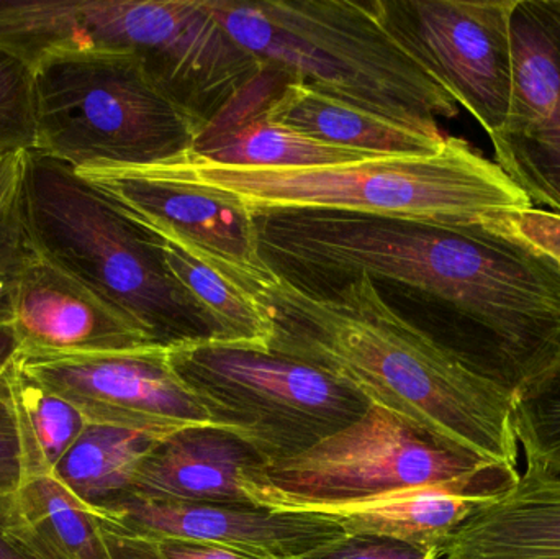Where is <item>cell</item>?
I'll return each mask as SVG.
<instances>
[{"label":"cell","instance_id":"1","mask_svg":"<svg viewBox=\"0 0 560 559\" xmlns=\"http://www.w3.org/2000/svg\"><path fill=\"white\" fill-rule=\"evenodd\" d=\"M256 222L266 261L287 278L407 289L433 312L430 335L515 399L560 368V265L548 256L482 225L332 212Z\"/></svg>","mask_w":560,"mask_h":559},{"label":"cell","instance_id":"2","mask_svg":"<svg viewBox=\"0 0 560 559\" xmlns=\"http://www.w3.org/2000/svg\"><path fill=\"white\" fill-rule=\"evenodd\" d=\"M253 294L272 317L269 350L322 368L450 449L520 469L515 396L392 307L369 276L319 288L276 271Z\"/></svg>","mask_w":560,"mask_h":559},{"label":"cell","instance_id":"3","mask_svg":"<svg viewBox=\"0 0 560 559\" xmlns=\"http://www.w3.org/2000/svg\"><path fill=\"white\" fill-rule=\"evenodd\" d=\"M127 167L219 190L255 219L332 212L472 226L497 213L535 207L495 161L447 135L433 153L374 154L325 166H223L186 153L153 166Z\"/></svg>","mask_w":560,"mask_h":559},{"label":"cell","instance_id":"4","mask_svg":"<svg viewBox=\"0 0 560 559\" xmlns=\"http://www.w3.org/2000/svg\"><path fill=\"white\" fill-rule=\"evenodd\" d=\"M230 36L261 65L405 127L443 137L459 105L400 38L381 0H209Z\"/></svg>","mask_w":560,"mask_h":559},{"label":"cell","instance_id":"5","mask_svg":"<svg viewBox=\"0 0 560 559\" xmlns=\"http://www.w3.org/2000/svg\"><path fill=\"white\" fill-rule=\"evenodd\" d=\"M2 32L5 45L32 66L49 56L133 53L200 130L261 69L209 0H13Z\"/></svg>","mask_w":560,"mask_h":559},{"label":"cell","instance_id":"6","mask_svg":"<svg viewBox=\"0 0 560 559\" xmlns=\"http://www.w3.org/2000/svg\"><path fill=\"white\" fill-rule=\"evenodd\" d=\"M20 209L33 253L120 308L154 343L209 341L199 312L167 275L156 238L74 167L26 151Z\"/></svg>","mask_w":560,"mask_h":559},{"label":"cell","instance_id":"7","mask_svg":"<svg viewBox=\"0 0 560 559\" xmlns=\"http://www.w3.org/2000/svg\"><path fill=\"white\" fill-rule=\"evenodd\" d=\"M33 69L36 150L75 171L153 166L194 150L200 125L133 53L49 56Z\"/></svg>","mask_w":560,"mask_h":559},{"label":"cell","instance_id":"8","mask_svg":"<svg viewBox=\"0 0 560 559\" xmlns=\"http://www.w3.org/2000/svg\"><path fill=\"white\" fill-rule=\"evenodd\" d=\"M170 360L217 429L259 465L306 452L372 406L322 368L265 348L190 341L170 347Z\"/></svg>","mask_w":560,"mask_h":559},{"label":"cell","instance_id":"9","mask_svg":"<svg viewBox=\"0 0 560 559\" xmlns=\"http://www.w3.org/2000/svg\"><path fill=\"white\" fill-rule=\"evenodd\" d=\"M495 466L503 465L450 449L404 417L371 406L361 419L306 452L246 469L242 488L252 505L268 509L285 502L351 501L397 489L447 485Z\"/></svg>","mask_w":560,"mask_h":559},{"label":"cell","instance_id":"10","mask_svg":"<svg viewBox=\"0 0 560 559\" xmlns=\"http://www.w3.org/2000/svg\"><path fill=\"white\" fill-rule=\"evenodd\" d=\"M19 366L30 381L71 404L88 426L128 430L156 442L183 430L215 427L174 370L164 345L114 353L22 357Z\"/></svg>","mask_w":560,"mask_h":559},{"label":"cell","instance_id":"11","mask_svg":"<svg viewBox=\"0 0 560 559\" xmlns=\"http://www.w3.org/2000/svg\"><path fill=\"white\" fill-rule=\"evenodd\" d=\"M381 2L395 32L493 140L505 125L512 98L518 0Z\"/></svg>","mask_w":560,"mask_h":559},{"label":"cell","instance_id":"12","mask_svg":"<svg viewBox=\"0 0 560 559\" xmlns=\"http://www.w3.org/2000/svg\"><path fill=\"white\" fill-rule=\"evenodd\" d=\"M78 173L138 225L167 236L249 292L276 275L262 256L258 222L232 196L135 167L94 166Z\"/></svg>","mask_w":560,"mask_h":559},{"label":"cell","instance_id":"13","mask_svg":"<svg viewBox=\"0 0 560 559\" xmlns=\"http://www.w3.org/2000/svg\"><path fill=\"white\" fill-rule=\"evenodd\" d=\"M495 163L533 206L560 216V0H518L513 88Z\"/></svg>","mask_w":560,"mask_h":559},{"label":"cell","instance_id":"14","mask_svg":"<svg viewBox=\"0 0 560 559\" xmlns=\"http://www.w3.org/2000/svg\"><path fill=\"white\" fill-rule=\"evenodd\" d=\"M22 357H71L151 347L153 338L120 308L33 253L10 302Z\"/></svg>","mask_w":560,"mask_h":559},{"label":"cell","instance_id":"15","mask_svg":"<svg viewBox=\"0 0 560 559\" xmlns=\"http://www.w3.org/2000/svg\"><path fill=\"white\" fill-rule=\"evenodd\" d=\"M101 514L131 531L206 541L255 559H306L348 537L328 519L255 505L184 504L127 496Z\"/></svg>","mask_w":560,"mask_h":559},{"label":"cell","instance_id":"16","mask_svg":"<svg viewBox=\"0 0 560 559\" xmlns=\"http://www.w3.org/2000/svg\"><path fill=\"white\" fill-rule=\"evenodd\" d=\"M518 476L520 469L495 466L447 485L397 489L351 501L285 502L268 509L328 519L346 535L390 538L446 554L456 532L505 494Z\"/></svg>","mask_w":560,"mask_h":559},{"label":"cell","instance_id":"17","mask_svg":"<svg viewBox=\"0 0 560 559\" xmlns=\"http://www.w3.org/2000/svg\"><path fill=\"white\" fill-rule=\"evenodd\" d=\"M290 75L261 65L258 74L200 130L190 154L223 166L308 167L374 156L313 140L268 115V104Z\"/></svg>","mask_w":560,"mask_h":559},{"label":"cell","instance_id":"18","mask_svg":"<svg viewBox=\"0 0 560 559\" xmlns=\"http://www.w3.org/2000/svg\"><path fill=\"white\" fill-rule=\"evenodd\" d=\"M256 465V456L223 430H183L154 443L128 496L184 504L252 505L242 479Z\"/></svg>","mask_w":560,"mask_h":559},{"label":"cell","instance_id":"19","mask_svg":"<svg viewBox=\"0 0 560 559\" xmlns=\"http://www.w3.org/2000/svg\"><path fill=\"white\" fill-rule=\"evenodd\" d=\"M444 559H560V475L526 466L454 535Z\"/></svg>","mask_w":560,"mask_h":559},{"label":"cell","instance_id":"20","mask_svg":"<svg viewBox=\"0 0 560 559\" xmlns=\"http://www.w3.org/2000/svg\"><path fill=\"white\" fill-rule=\"evenodd\" d=\"M268 115L313 140L372 154L433 153L446 138L405 127L293 79L280 85Z\"/></svg>","mask_w":560,"mask_h":559},{"label":"cell","instance_id":"21","mask_svg":"<svg viewBox=\"0 0 560 559\" xmlns=\"http://www.w3.org/2000/svg\"><path fill=\"white\" fill-rule=\"evenodd\" d=\"M151 235L156 238L167 275L202 317L209 341L269 350L275 334L272 317L253 292L167 236Z\"/></svg>","mask_w":560,"mask_h":559},{"label":"cell","instance_id":"22","mask_svg":"<svg viewBox=\"0 0 560 559\" xmlns=\"http://www.w3.org/2000/svg\"><path fill=\"white\" fill-rule=\"evenodd\" d=\"M154 443L128 430L88 426L52 469L66 488L101 512L130 494Z\"/></svg>","mask_w":560,"mask_h":559},{"label":"cell","instance_id":"23","mask_svg":"<svg viewBox=\"0 0 560 559\" xmlns=\"http://www.w3.org/2000/svg\"><path fill=\"white\" fill-rule=\"evenodd\" d=\"M20 515L71 559H108L101 512L82 502L51 465L26 476L16 494Z\"/></svg>","mask_w":560,"mask_h":559},{"label":"cell","instance_id":"24","mask_svg":"<svg viewBox=\"0 0 560 559\" xmlns=\"http://www.w3.org/2000/svg\"><path fill=\"white\" fill-rule=\"evenodd\" d=\"M43 465L51 463L33 430L16 364L0 380V502L15 501L26 476Z\"/></svg>","mask_w":560,"mask_h":559},{"label":"cell","instance_id":"25","mask_svg":"<svg viewBox=\"0 0 560 559\" xmlns=\"http://www.w3.org/2000/svg\"><path fill=\"white\" fill-rule=\"evenodd\" d=\"M513 422L526 466L560 475V368L516 397Z\"/></svg>","mask_w":560,"mask_h":559},{"label":"cell","instance_id":"26","mask_svg":"<svg viewBox=\"0 0 560 559\" xmlns=\"http://www.w3.org/2000/svg\"><path fill=\"white\" fill-rule=\"evenodd\" d=\"M35 69L0 48V154L36 150Z\"/></svg>","mask_w":560,"mask_h":559},{"label":"cell","instance_id":"27","mask_svg":"<svg viewBox=\"0 0 560 559\" xmlns=\"http://www.w3.org/2000/svg\"><path fill=\"white\" fill-rule=\"evenodd\" d=\"M108 559H255L206 541L131 531L101 514Z\"/></svg>","mask_w":560,"mask_h":559},{"label":"cell","instance_id":"28","mask_svg":"<svg viewBox=\"0 0 560 559\" xmlns=\"http://www.w3.org/2000/svg\"><path fill=\"white\" fill-rule=\"evenodd\" d=\"M20 374H22L23 394H25L33 430L46 458L55 468L56 463L84 432L88 423L71 404L43 389L38 384L30 381L22 371Z\"/></svg>","mask_w":560,"mask_h":559},{"label":"cell","instance_id":"29","mask_svg":"<svg viewBox=\"0 0 560 559\" xmlns=\"http://www.w3.org/2000/svg\"><path fill=\"white\" fill-rule=\"evenodd\" d=\"M482 226L495 235L520 243L560 265V216L528 207L483 219Z\"/></svg>","mask_w":560,"mask_h":559},{"label":"cell","instance_id":"30","mask_svg":"<svg viewBox=\"0 0 560 559\" xmlns=\"http://www.w3.org/2000/svg\"><path fill=\"white\" fill-rule=\"evenodd\" d=\"M25 153L0 154V259L32 253L20 209Z\"/></svg>","mask_w":560,"mask_h":559},{"label":"cell","instance_id":"31","mask_svg":"<svg viewBox=\"0 0 560 559\" xmlns=\"http://www.w3.org/2000/svg\"><path fill=\"white\" fill-rule=\"evenodd\" d=\"M440 550H427L390 538L348 535L338 544L316 551L306 559H440Z\"/></svg>","mask_w":560,"mask_h":559},{"label":"cell","instance_id":"32","mask_svg":"<svg viewBox=\"0 0 560 559\" xmlns=\"http://www.w3.org/2000/svg\"><path fill=\"white\" fill-rule=\"evenodd\" d=\"M0 559H71L20 515L19 508L0 515Z\"/></svg>","mask_w":560,"mask_h":559},{"label":"cell","instance_id":"33","mask_svg":"<svg viewBox=\"0 0 560 559\" xmlns=\"http://www.w3.org/2000/svg\"><path fill=\"white\" fill-rule=\"evenodd\" d=\"M22 358L19 338L10 311H0V380L5 377Z\"/></svg>","mask_w":560,"mask_h":559},{"label":"cell","instance_id":"34","mask_svg":"<svg viewBox=\"0 0 560 559\" xmlns=\"http://www.w3.org/2000/svg\"><path fill=\"white\" fill-rule=\"evenodd\" d=\"M32 255L33 249L28 255L0 259V311H10V302H12L20 272H22L23 266Z\"/></svg>","mask_w":560,"mask_h":559}]
</instances>
